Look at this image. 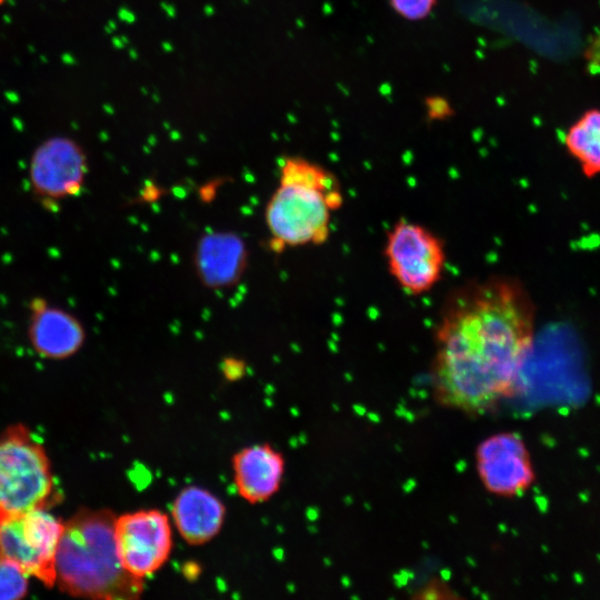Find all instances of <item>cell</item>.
Segmentation results:
<instances>
[{"label": "cell", "instance_id": "cell-1", "mask_svg": "<svg viewBox=\"0 0 600 600\" xmlns=\"http://www.w3.org/2000/svg\"><path fill=\"white\" fill-rule=\"evenodd\" d=\"M536 309L514 278L490 276L453 289L433 332L438 403L482 413L513 396L534 341Z\"/></svg>", "mask_w": 600, "mask_h": 600}, {"label": "cell", "instance_id": "cell-2", "mask_svg": "<svg viewBox=\"0 0 600 600\" xmlns=\"http://www.w3.org/2000/svg\"><path fill=\"white\" fill-rule=\"evenodd\" d=\"M117 516L107 509L81 510L63 524L56 554V582L74 597L139 599L144 582L122 567L114 540Z\"/></svg>", "mask_w": 600, "mask_h": 600}, {"label": "cell", "instance_id": "cell-3", "mask_svg": "<svg viewBox=\"0 0 600 600\" xmlns=\"http://www.w3.org/2000/svg\"><path fill=\"white\" fill-rule=\"evenodd\" d=\"M343 204L341 184L334 173L301 157H287L279 186L264 210L274 251L319 246L330 236L332 214Z\"/></svg>", "mask_w": 600, "mask_h": 600}, {"label": "cell", "instance_id": "cell-4", "mask_svg": "<svg viewBox=\"0 0 600 600\" xmlns=\"http://www.w3.org/2000/svg\"><path fill=\"white\" fill-rule=\"evenodd\" d=\"M53 488L43 447L22 424L10 427L0 436V520L47 508Z\"/></svg>", "mask_w": 600, "mask_h": 600}, {"label": "cell", "instance_id": "cell-5", "mask_svg": "<svg viewBox=\"0 0 600 600\" xmlns=\"http://www.w3.org/2000/svg\"><path fill=\"white\" fill-rule=\"evenodd\" d=\"M383 258L398 287L407 294L421 296L441 280L447 250L444 241L428 227L399 219L387 232Z\"/></svg>", "mask_w": 600, "mask_h": 600}, {"label": "cell", "instance_id": "cell-6", "mask_svg": "<svg viewBox=\"0 0 600 600\" xmlns=\"http://www.w3.org/2000/svg\"><path fill=\"white\" fill-rule=\"evenodd\" d=\"M63 524L46 508L0 520V552L29 577L51 587L56 583V554Z\"/></svg>", "mask_w": 600, "mask_h": 600}, {"label": "cell", "instance_id": "cell-7", "mask_svg": "<svg viewBox=\"0 0 600 600\" xmlns=\"http://www.w3.org/2000/svg\"><path fill=\"white\" fill-rule=\"evenodd\" d=\"M114 540L122 567L144 581L169 560L173 526L170 517L159 509H139L116 518Z\"/></svg>", "mask_w": 600, "mask_h": 600}, {"label": "cell", "instance_id": "cell-8", "mask_svg": "<svg viewBox=\"0 0 600 600\" xmlns=\"http://www.w3.org/2000/svg\"><path fill=\"white\" fill-rule=\"evenodd\" d=\"M88 173L87 157L72 139L53 137L33 152L29 180L33 192L47 202L78 196Z\"/></svg>", "mask_w": 600, "mask_h": 600}, {"label": "cell", "instance_id": "cell-9", "mask_svg": "<svg viewBox=\"0 0 600 600\" xmlns=\"http://www.w3.org/2000/svg\"><path fill=\"white\" fill-rule=\"evenodd\" d=\"M476 460L481 482L491 493L516 496L533 482L529 452L517 433L503 432L482 441Z\"/></svg>", "mask_w": 600, "mask_h": 600}, {"label": "cell", "instance_id": "cell-10", "mask_svg": "<svg viewBox=\"0 0 600 600\" xmlns=\"http://www.w3.org/2000/svg\"><path fill=\"white\" fill-rule=\"evenodd\" d=\"M233 483L248 503L270 500L283 482L286 461L270 443H254L238 450L231 459Z\"/></svg>", "mask_w": 600, "mask_h": 600}, {"label": "cell", "instance_id": "cell-11", "mask_svg": "<svg viewBox=\"0 0 600 600\" xmlns=\"http://www.w3.org/2000/svg\"><path fill=\"white\" fill-rule=\"evenodd\" d=\"M29 308L28 336L38 354L66 359L78 352L84 343L86 330L76 316L41 298H34Z\"/></svg>", "mask_w": 600, "mask_h": 600}, {"label": "cell", "instance_id": "cell-12", "mask_svg": "<svg viewBox=\"0 0 600 600\" xmlns=\"http://www.w3.org/2000/svg\"><path fill=\"white\" fill-rule=\"evenodd\" d=\"M227 509L212 491L191 484L182 488L171 504V522L184 542L202 546L221 531Z\"/></svg>", "mask_w": 600, "mask_h": 600}, {"label": "cell", "instance_id": "cell-13", "mask_svg": "<svg viewBox=\"0 0 600 600\" xmlns=\"http://www.w3.org/2000/svg\"><path fill=\"white\" fill-rule=\"evenodd\" d=\"M243 241L231 232H212L202 237L194 251L199 279L209 288L229 287L240 280L247 266Z\"/></svg>", "mask_w": 600, "mask_h": 600}, {"label": "cell", "instance_id": "cell-14", "mask_svg": "<svg viewBox=\"0 0 600 600\" xmlns=\"http://www.w3.org/2000/svg\"><path fill=\"white\" fill-rule=\"evenodd\" d=\"M563 143L586 178L600 176V109L586 110L568 128Z\"/></svg>", "mask_w": 600, "mask_h": 600}, {"label": "cell", "instance_id": "cell-15", "mask_svg": "<svg viewBox=\"0 0 600 600\" xmlns=\"http://www.w3.org/2000/svg\"><path fill=\"white\" fill-rule=\"evenodd\" d=\"M29 576L0 552V600H17L27 594Z\"/></svg>", "mask_w": 600, "mask_h": 600}, {"label": "cell", "instance_id": "cell-16", "mask_svg": "<svg viewBox=\"0 0 600 600\" xmlns=\"http://www.w3.org/2000/svg\"><path fill=\"white\" fill-rule=\"evenodd\" d=\"M393 9L410 20L422 19L429 14L436 0H390Z\"/></svg>", "mask_w": 600, "mask_h": 600}, {"label": "cell", "instance_id": "cell-17", "mask_svg": "<svg viewBox=\"0 0 600 600\" xmlns=\"http://www.w3.org/2000/svg\"><path fill=\"white\" fill-rule=\"evenodd\" d=\"M587 67L592 72L600 71V31L591 40L586 51Z\"/></svg>", "mask_w": 600, "mask_h": 600}, {"label": "cell", "instance_id": "cell-18", "mask_svg": "<svg viewBox=\"0 0 600 600\" xmlns=\"http://www.w3.org/2000/svg\"><path fill=\"white\" fill-rule=\"evenodd\" d=\"M243 371V367L241 366V362L236 359L226 360L223 364V373L224 376L230 379H237L241 377V373Z\"/></svg>", "mask_w": 600, "mask_h": 600}]
</instances>
